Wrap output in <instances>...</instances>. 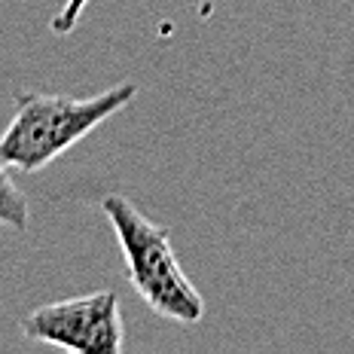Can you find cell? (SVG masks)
<instances>
[{
  "mask_svg": "<svg viewBox=\"0 0 354 354\" xmlns=\"http://www.w3.org/2000/svg\"><path fill=\"white\" fill-rule=\"evenodd\" d=\"M110 230L116 232L129 284L150 312L177 324H198L205 318V299L187 278L171 248V230L144 217L125 196L101 198Z\"/></svg>",
  "mask_w": 354,
  "mask_h": 354,
  "instance_id": "7a4b0ae2",
  "label": "cell"
},
{
  "mask_svg": "<svg viewBox=\"0 0 354 354\" xmlns=\"http://www.w3.org/2000/svg\"><path fill=\"white\" fill-rule=\"evenodd\" d=\"M138 95L135 83H116L92 98L16 92V113L0 135V156L19 171H40Z\"/></svg>",
  "mask_w": 354,
  "mask_h": 354,
  "instance_id": "6da1fadb",
  "label": "cell"
},
{
  "mask_svg": "<svg viewBox=\"0 0 354 354\" xmlns=\"http://www.w3.org/2000/svg\"><path fill=\"white\" fill-rule=\"evenodd\" d=\"M92 3V0H64V6H62V12H55V19H53V34L58 37H64V34H71L73 28H77V21L80 16L86 12V6Z\"/></svg>",
  "mask_w": 354,
  "mask_h": 354,
  "instance_id": "5b68a950",
  "label": "cell"
},
{
  "mask_svg": "<svg viewBox=\"0 0 354 354\" xmlns=\"http://www.w3.org/2000/svg\"><path fill=\"white\" fill-rule=\"evenodd\" d=\"M0 223L10 226L16 232H25L31 226V208H28V196L12 183L10 165L0 156Z\"/></svg>",
  "mask_w": 354,
  "mask_h": 354,
  "instance_id": "277c9868",
  "label": "cell"
},
{
  "mask_svg": "<svg viewBox=\"0 0 354 354\" xmlns=\"http://www.w3.org/2000/svg\"><path fill=\"white\" fill-rule=\"evenodd\" d=\"M21 333L73 354H120L125 345L120 297L113 290H98L49 302L21 318Z\"/></svg>",
  "mask_w": 354,
  "mask_h": 354,
  "instance_id": "3957f363",
  "label": "cell"
}]
</instances>
